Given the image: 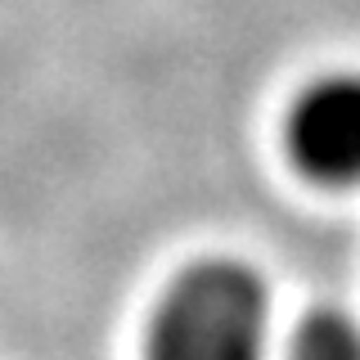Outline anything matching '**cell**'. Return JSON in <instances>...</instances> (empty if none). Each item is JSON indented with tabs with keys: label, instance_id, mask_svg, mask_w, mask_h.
<instances>
[{
	"label": "cell",
	"instance_id": "6da1fadb",
	"mask_svg": "<svg viewBox=\"0 0 360 360\" xmlns=\"http://www.w3.org/2000/svg\"><path fill=\"white\" fill-rule=\"evenodd\" d=\"M270 297L252 266H189L153 311L149 360H266Z\"/></svg>",
	"mask_w": 360,
	"mask_h": 360
},
{
	"label": "cell",
	"instance_id": "7a4b0ae2",
	"mask_svg": "<svg viewBox=\"0 0 360 360\" xmlns=\"http://www.w3.org/2000/svg\"><path fill=\"white\" fill-rule=\"evenodd\" d=\"M288 153L320 185H360V77H320L288 112Z\"/></svg>",
	"mask_w": 360,
	"mask_h": 360
},
{
	"label": "cell",
	"instance_id": "3957f363",
	"mask_svg": "<svg viewBox=\"0 0 360 360\" xmlns=\"http://www.w3.org/2000/svg\"><path fill=\"white\" fill-rule=\"evenodd\" d=\"M292 360H360V324L342 311H315L292 338Z\"/></svg>",
	"mask_w": 360,
	"mask_h": 360
}]
</instances>
